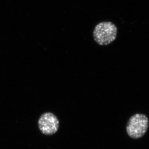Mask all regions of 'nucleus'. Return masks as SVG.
<instances>
[{
  "label": "nucleus",
  "instance_id": "nucleus-1",
  "mask_svg": "<svg viewBox=\"0 0 149 149\" xmlns=\"http://www.w3.org/2000/svg\"><path fill=\"white\" fill-rule=\"evenodd\" d=\"M117 35V28L110 22H103L96 25L93 30L95 41L100 46H106L113 42Z\"/></svg>",
  "mask_w": 149,
  "mask_h": 149
},
{
  "label": "nucleus",
  "instance_id": "nucleus-2",
  "mask_svg": "<svg viewBox=\"0 0 149 149\" xmlns=\"http://www.w3.org/2000/svg\"><path fill=\"white\" fill-rule=\"evenodd\" d=\"M149 127V119L145 115L136 113L131 116L126 125V132L130 138L139 139L146 133Z\"/></svg>",
  "mask_w": 149,
  "mask_h": 149
},
{
  "label": "nucleus",
  "instance_id": "nucleus-3",
  "mask_svg": "<svg viewBox=\"0 0 149 149\" xmlns=\"http://www.w3.org/2000/svg\"><path fill=\"white\" fill-rule=\"evenodd\" d=\"M59 119L52 112H45L40 116L38 120V126L42 133L47 136L53 135L59 128Z\"/></svg>",
  "mask_w": 149,
  "mask_h": 149
}]
</instances>
